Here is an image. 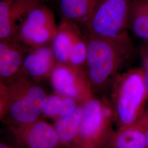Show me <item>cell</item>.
Here are the masks:
<instances>
[{
	"mask_svg": "<svg viewBox=\"0 0 148 148\" xmlns=\"http://www.w3.org/2000/svg\"><path fill=\"white\" fill-rule=\"evenodd\" d=\"M147 110L139 121L114 130L99 148H147L145 128Z\"/></svg>",
	"mask_w": 148,
	"mask_h": 148,
	"instance_id": "cell-8",
	"label": "cell"
},
{
	"mask_svg": "<svg viewBox=\"0 0 148 148\" xmlns=\"http://www.w3.org/2000/svg\"><path fill=\"white\" fill-rule=\"evenodd\" d=\"M127 30L132 32L142 42H148V2L135 0L129 13Z\"/></svg>",
	"mask_w": 148,
	"mask_h": 148,
	"instance_id": "cell-12",
	"label": "cell"
},
{
	"mask_svg": "<svg viewBox=\"0 0 148 148\" xmlns=\"http://www.w3.org/2000/svg\"><path fill=\"white\" fill-rule=\"evenodd\" d=\"M95 2L96 0H59V7L64 20L86 24Z\"/></svg>",
	"mask_w": 148,
	"mask_h": 148,
	"instance_id": "cell-14",
	"label": "cell"
},
{
	"mask_svg": "<svg viewBox=\"0 0 148 148\" xmlns=\"http://www.w3.org/2000/svg\"><path fill=\"white\" fill-rule=\"evenodd\" d=\"M138 55L141 60V68L143 70L145 82L148 92V42H142L138 48Z\"/></svg>",
	"mask_w": 148,
	"mask_h": 148,
	"instance_id": "cell-19",
	"label": "cell"
},
{
	"mask_svg": "<svg viewBox=\"0 0 148 148\" xmlns=\"http://www.w3.org/2000/svg\"><path fill=\"white\" fill-rule=\"evenodd\" d=\"M7 85L8 101L1 122L8 127H21L41 119L47 98L41 87L23 76L16 77Z\"/></svg>",
	"mask_w": 148,
	"mask_h": 148,
	"instance_id": "cell-3",
	"label": "cell"
},
{
	"mask_svg": "<svg viewBox=\"0 0 148 148\" xmlns=\"http://www.w3.org/2000/svg\"><path fill=\"white\" fill-rule=\"evenodd\" d=\"M86 79L95 96L110 90L113 81L138 55L128 32L114 36L89 34Z\"/></svg>",
	"mask_w": 148,
	"mask_h": 148,
	"instance_id": "cell-1",
	"label": "cell"
},
{
	"mask_svg": "<svg viewBox=\"0 0 148 148\" xmlns=\"http://www.w3.org/2000/svg\"><path fill=\"white\" fill-rule=\"evenodd\" d=\"M19 49L9 42L8 39L0 42L1 82L8 84L14 79L24 59Z\"/></svg>",
	"mask_w": 148,
	"mask_h": 148,
	"instance_id": "cell-10",
	"label": "cell"
},
{
	"mask_svg": "<svg viewBox=\"0 0 148 148\" xmlns=\"http://www.w3.org/2000/svg\"><path fill=\"white\" fill-rule=\"evenodd\" d=\"M82 106V115L73 148H99L114 130L110 100L94 96Z\"/></svg>",
	"mask_w": 148,
	"mask_h": 148,
	"instance_id": "cell-4",
	"label": "cell"
},
{
	"mask_svg": "<svg viewBox=\"0 0 148 148\" xmlns=\"http://www.w3.org/2000/svg\"><path fill=\"white\" fill-rule=\"evenodd\" d=\"M38 3V0H1V40L9 39L14 30L16 21L21 16H26L29 11Z\"/></svg>",
	"mask_w": 148,
	"mask_h": 148,
	"instance_id": "cell-9",
	"label": "cell"
},
{
	"mask_svg": "<svg viewBox=\"0 0 148 148\" xmlns=\"http://www.w3.org/2000/svg\"><path fill=\"white\" fill-rule=\"evenodd\" d=\"M0 148H14L10 144L1 142L0 143Z\"/></svg>",
	"mask_w": 148,
	"mask_h": 148,
	"instance_id": "cell-21",
	"label": "cell"
},
{
	"mask_svg": "<svg viewBox=\"0 0 148 148\" xmlns=\"http://www.w3.org/2000/svg\"><path fill=\"white\" fill-rule=\"evenodd\" d=\"M63 99V96L59 94L47 97L43 107L42 116L53 119L55 121L58 120Z\"/></svg>",
	"mask_w": 148,
	"mask_h": 148,
	"instance_id": "cell-17",
	"label": "cell"
},
{
	"mask_svg": "<svg viewBox=\"0 0 148 148\" xmlns=\"http://www.w3.org/2000/svg\"><path fill=\"white\" fill-rule=\"evenodd\" d=\"M82 106L68 116L56 120L54 125L63 148H73L79 129L82 115Z\"/></svg>",
	"mask_w": 148,
	"mask_h": 148,
	"instance_id": "cell-11",
	"label": "cell"
},
{
	"mask_svg": "<svg viewBox=\"0 0 148 148\" xmlns=\"http://www.w3.org/2000/svg\"><path fill=\"white\" fill-rule=\"evenodd\" d=\"M111 108L117 128L139 121L148 106V92L141 67L127 69L119 74L110 87Z\"/></svg>",
	"mask_w": 148,
	"mask_h": 148,
	"instance_id": "cell-2",
	"label": "cell"
},
{
	"mask_svg": "<svg viewBox=\"0 0 148 148\" xmlns=\"http://www.w3.org/2000/svg\"><path fill=\"white\" fill-rule=\"evenodd\" d=\"M16 141L27 148H63L54 125L40 119L25 127H8Z\"/></svg>",
	"mask_w": 148,
	"mask_h": 148,
	"instance_id": "cell-6",
	"label": "cell"
},
{
	"mask_svg": "<svg viewBox=\"0 0 148 148\" xmlns=\"http://www.w3.org/2000/svg\"><path fill=\"white\" fill-rule=\"evenodd\" d=\"M147 1H148V0H147Z\"/></svg>",
	"mask_w": 148,
	"mask_h": 148,
	"instance_id": "cell-22",
	"label": "cell"
},
{
	"mask_svg": "<svg viewBox=\"0 0 148 148\" xmlns=\"http://www.w3.org/2000/svg\"><path fill=\"white\" fill-rule=\"evenodd\" d=\"M51 80L58 94L73 98L80 105L94 97L88 81L80 79L65 66L59 65L53 69Z\"/></svg>",
	"mask_w": 148,
	"mask_h": 148,
	"instance_id": "cell-7",
	"label": "cell"
},
{
	"mask_svg": "<svg viewBox=\"0 0 148 148\" xmlns=\"http://www.w3.org/2000/svg\"><path fill=\"white\" fill-rule=\"evenodd\" d=\"M52 30L48 28H40L32 25L25 21L21 27V37L27 42L41 45L47 42L52 36Z\"/></svg>",
	"mask_w": 148,
	"mask_h": 148,
	"instance_id": "cell-16",
	"label": "cell"
},
{
	"mask_svg": "<svg viewBox=\"0 0 148 148\" xmlns=\"http://www.w3.org/2000/svg\"><path fill=\"white\" fill-rule=\"evenodd\" d=\"M135 0H96L86 23L89 34L114 36L127 32V20Z\"/></svg>",
	"mask_w": 148,
	"mask_h": 148,
	"instance_id": "cell-5",
	"label": "cell"
},
{
	"mask_svg": "<svg viewBox=\"0 0 148 148\" xmlns=\"http://www.w3.org/2000/svg\"><path fill=\"white\" fill-rule=\"evenodd\" d=\"M53 64L52 51L49 48L42 47L27 56L23 65L30 76L39 79L49 73Z\"/></svg>",
	"mask_w": 148,
	"mask_h": 148,
	"instance_id": "cell-13",
	"label": "cell"
},
{
	"mask_svg": "<svg viewBox=\"0 0 148 148\" xmlns=\"http://www.w3.org/2000/svg\"><path fill=\"white\" fill-rule=\"evenodd\" d=\"M87 52V42L76 40L70 51L69 62L76 65L83 63L86 59Z\"/></svg>",
	"mask_w": 148,
	"mask_h": 148,
	"instance_id": "cell-18",
	"label": "cell"
},
{
	"mask_svg": "<svg viewBox=\"0 0 148 148\" xmlns=\"http://www.w3.org/2000/svg\"><path fill=\"white\" fill-rule=\"evenodd\" d=\"M76 40L66 29H61L57 32L53 40V53L60 63H66L69 62L70 51Z\"/></svg>",
	"mask_w": 148,
	"mask_h": 148,
	"instance_id": "cell-15",
	"label": "cell"
},
{
	"mask_svg": "<svg viewBox=\"0 0 148 148\" xmlns=\"http://www.w3.org/2000/svg\"><path fill=\"white\" fill-rule=\"evenodd\" d=\"M145 137H146V143H147V148H148V108L147 110V118L145 124Z\"/></svg>",
	"mask_w": 148,
	"mask_h": 148,
	"instance_id": "cell-20",
	"label": "cell"
}]
</instances>
